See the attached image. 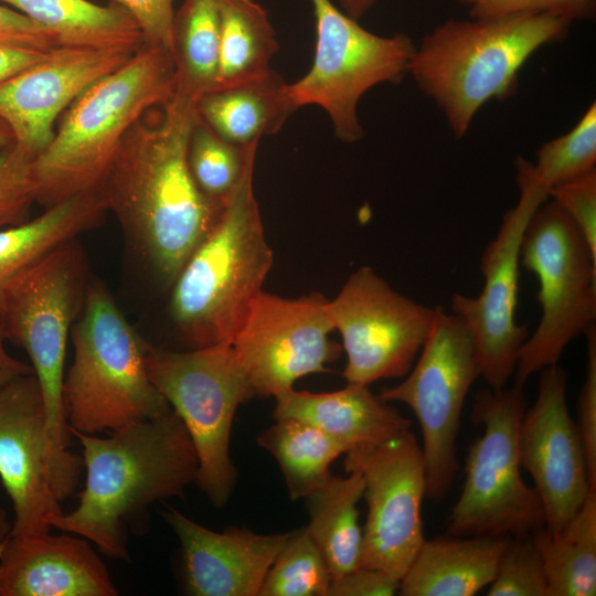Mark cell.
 <instances>
[{
	"label": "cell",
	"mask_w": 596,
	"mask_h": 596,
	"mask_svg": "<svg viewBox=\"0 0 596 596\" xmlns=\"http://www.w3.org/2000/svg\"><path fill=\"white\" fill-rule=\"evenodd\" d=\"M71 334L74 356L63 382L70 428L110 433L171 408L148 376L147 342L99 283L85 289Z\"/></svg>",
	"instance_id": "obj_7"
},
{
	"label": "cell",
	"mask_w": 596,
	"mask_h": 596,
	"mask_svg": "<svg viewBox=\"0 0 596 596\" xmlns=\"http://www.w3.org/2000/svg\"><path fill=\"white\" fill-rule=\"evenodd\" d=\"M330 573L306 526L288 533L257 596H328Z\"/></svg>",
	"instance_id": "obj_33"
},
{
	"label": "cell",
	"mask_w": 596,
	"mask_h": 596,
	"mask_svg": "<svg viewBox=\"0 0 596 596\" xmlns=\"http://www.w3.org/2000/svg\"><path fill=\"white\" fill-rule=\"evenodd\" d=\"M13 145V135L8 125L0 118V149Z\"/></svg>",
	"instance_id": "obj_46"
},
{
	"label": "cell",
	"mask_w": 596,
	"mask_h": 596,
	"mask_svg": "<svg viewBox=\"0 0 596 596\" xmlns=\"http://www.w3.org/2000/svg\"><path fill=\"white\" fill-rule=\"evenodd\" d=\"M148 376L183 422L198 456L195 483L216 508L224 507L235 487L230 456L235 413L254 397L232 343L175 352L147 343Z\"/></svg>",
	"instance_id": "obj_8"
},
{
	"label": "cell",
	"mask_w": 596,
	"mask_h": 596,
	"mask_svg": "<svg viewBox=\"0 0 596 596\" xmlns=\"http://www.w3.org/2000/svg\"><path fill=\"white\" fill-rule=\"evenodd\" d=\"M595 164V103L568 132L543 143L534 163L522 157L515 160L517 175L531 181L547 192L549 196L554 187L596 168Z\"/></svg>",
	"instance_id": "obj_32"
},
{
	"label": "cell",
	"mask_w": 596,
	"mask_h": 596,
	"mask_svg": "<svg viewBox=\"0 0 596 596\" xmlns=\"http://www.w3.org/2000/svg\"><path fill=\"white\" fill-rule=\"evenodd\" d=\"M533 539L542 557L549 596L596 594V486L557 533L541 528Z\"/></svg>",
	"instance_id": "obj_28"
},
{
	"label": "cell",
	"mask_w": 596,
	"mask_h": 596,
	"mask_svg": "<svg viewBox=\"0 0 596 596\" xmlns=\"http://www.w3.org/2000/svg\"><path fill=\"white\" fill-rule=\"evenodd\" d=\"M518 185L517 205L503 215L496 238L481 256V292L476 297L455 294L450 299L451 312L472 338L480 376L492 390L505 387L529 337L528 326L515 321L520 247L531 216L549 200L544 191L529 182L518 181Z\"/></svg>",
	"instance_id": "obj_16"
},
{
	"label": "cell",
	"mask_w": 596,
	"mask_h": 596,
	"mask_svg": "<svg viewBox=\"0 0 596 596\" xmlns=\"http://www.w3.org/2000/svg\"><path fill=\"white\" fill-rule=\"evenodd\" d=\"M470 18H492L515 13H546L570 20H592L596 0H456Z\"/></svg>",
	"instance_id": "obj_37"
},
{
	"label": "cell",
	"mask_w": 596,
	"mask_h": 596,
	"mask_svg": "<svg viewBox=\"0 0 596 596\" xmlns=\"http://www.w3.org/2000/svg\"><path fill=\"white\" fill-rule=\"evenodd\" d=\"M435 311L394 290L369 266L352 273L328 301L347 354V383L404 377L429 336Z\"/></svg>",
	"instance_id": "obj_13"
},
{
	"label": "cell",
	"mask_w": 596,
	"mask_h": 596,
	"mask_svg": "<svg viewBox=\"0 0 596 596\" xmlns=\"http://www.w3.org/2000/svg\"><path fill=\"white\" fill-rule=\"evenodd\" d=\"M480 368L472 338L455 313L436 307L429 336L405 379L379 394L408 406L422 432L426 497L441 500L458 469L456 441L464 402Z\"/></svg>",
	"instance_id": "obj_12"
},
{
	"label": "cell",
	"mask_w": 596,
	"mask_h": 596,
	"mask_svg": "<svg viewBox=\"0 0 596 596\" xmlns=\"http://www.w3.org/2000/svg\"><path fill=\"white\" fill-rule=\"evenodd\" d=\"M107 212L98 192L76 195L35 219L0 230V308L10 289L43 256L94 227Z\"/></svg>",
	"instance_id": "obj_26"
},
{
	"label": "cell",
	"mask_w": 596,
	"mask_h": 596,
	"mask_svg": "<svg viewBox=\"0 0 596 596\" xmlns=\"http://www.w3.org/2000/svg\"><path fill=\"white\" fill-rule=\"evenodd\" d=\"M256 151L171 285L170 315L191 349L232 343L274 263L253 189Z\"/></svg>",
	"instance_id": "obj_5"
},
{
	"label": "cell",
	"mask_w": 596,
	"mask_h": 596,
	"mask_svg": "<svg viewBox=\"0 0 596 596\" xmlns=\"http://www.w3.org/2000/svg\"><path fill=\"white\" fill-rule=\"evenodd\" d=\"M32 372L33 370L30 365L9 354L4 347V338L0 330V385L20 375Z\"/></svg>",
	"instance_id": "obj_44"
},
{
	"label": "cell",
	"mask_w": 596,
	"mask_h": 596,
	"mask_svg": "<svg viewBox=\"0 0 596 596\" xmlns=\"http://www.w3.org/2000/svg\"><path fill=\"white\" fill-rule=\"evenodd\" d=\"M586 375L578 397L576 424L584 450L589 483L596 486V328L586 334Z\"/></svg>",
	"instance_id": "obj_39"
},
{
	"label": "cell",
	"mask_w": 596,
	"mask_h": 596,
	"mask_svg": "<svg viewBox=\"0 0 596 596\" xmlns=\"http://www.w3.org/2000/svg\"><path fill=\"white\" fill-rule=\"evenodd\" d=\"M12 522L9 521L7 512L0 509V543L8 536Z\"/></svg>",
	"instance_id": "obj_47"
},
{
	"label": "cell",
	"mask_w": 596,
	"mask_h": 596,
	"mask_svg": "<svg viewBox=\"0 0 596 596\" xmlns=\"http://www.w3.org/2000/svg\"><path fill=\"white\" fill-rule=\"evenodd\" d=\"M520 264L539 279L542 317L526 338L514 384L558 364L565 348L596 328V255L570 216L551 199L531 216L521 241Z\"/></svg>",
	"instance_id": "obj_10"
},
{
	"label": "cell",
	"mask_w": 596,
	"mask_h": 596,
	"mask_svg": "<svg viewBox=\"0 0 596 596\" xmlns=\"http://www.w3.org/2000/svg\"><path fill=\"white\" fill-rule=\"evenodd\" d=\"M219 0H183L175 11L170 53L175 94L196 102L217 83Z\"/></svg>",
	"instance_id": "obj_30"
},
{
	"label": "cell",
	"mask_w": 596,
	"mask_h": 596,
	"mask_svg": "<svg viewBox=\"0 0 596 596\" xmlns=\"http://www.w3.org/2000/svg\"><path fill=\"white\" fill-rule=\"evenodd\" d=\"M41 26L55 47L124 50L145 45L141 30L121 6L91 0H0Z\"/></svg>",
	"instance_id": "obj_25"
},
{
	"label": "cell",
	"mask_w": 596,
	"mask_h": 596,
	"mask_svg": "<svg viewBox=\"0 0 596 596\" xmlns=\"http://www.w3.org/2000/svg\"><path fill=\"white\" fill-rule=\"evenodd\" d=\"M220 45L216 86L259 77L279 50L275 29L256 0H219Z\"/></svg>",
	"instance_id": "obj_29"
},
{
	"label": "cell",
	"mask_w": 596,
	"mask_h": 596,
	"mask_svg": "<svg viewBox=\"0 0 596 596\" xmlns=\"http://www.w3.org/2000/svg\"><path fill=\"white\" fill-rule=\"evenodd\" d=\"M82 446L85 486L77 507L51 520V528L93 542L107 557L129 560L127 523L155 501L182 497L195 482L198 456L172 407L108 437L70 428Z\"/></svg>",
	"instance_id": "obj_2"
},
{
	"label": "cell",
	"mask_w": 596,
	"mask_h": 596,
	"mask_svg": "<svg viewBox=\"0 0 596 596\" xmlns=\"http://www.w3.org/2000/svg\"><path fill=\"white\" fill-rule=\"evenodd\" d=\"M44 401L34 373L0 385V480L14 519L10 535L50 532L62 511L49 477Z\"/></svg>",
	"instance_id": "obj_18"
},
{
	"label": "cell",
	"mask_w": 596,
	"mask_h": 596,
	"mask_svg": "<svg viewBox=\"0 0 596 596\" xmlns=\"http://www.w3.org/2000/svg\"><path fill=\"white\" fill-rule=\"evenodd\" d=\"M316 46L311 67L288 84L294 107L317 105L329 116L334 135L344 142L364 137L358 104L372 87L398 84L408 74L416 45L405 33L374 34L330 0H311Z\"/></svg>",
	"instance_id": "obj_11"
},
{
	"label": "cell",
	"mask_w": 596,
	"mask_h": 596,
	"mask_svg": "<svg viewBox=\"0 0 596 596\" xmlns=\"http://www.w3.org/2000/svg\"><path fill=\"white\" fill-rule=\"evenodd\" d=\"M0 38L43 51L55 47L41 26L19 11L2 3H0Z\"/></svg>",
	"instance_id": "obj_42"
},
{
	"label": "cell",
	"mask_w": 596,
	"mask_h": 596,
	"mask_svg": "<svg viewBox=\"0 0 596 596\" xmlns=\"http://www.w3.org/2000/svg\"><path fill=\"white\" fill-rule=\"evenodd\" d=\"M135 52L54 47L0 83V118L13 145L34 159L52 140L56 119L87 88L123 66Z\"/></svg>",
	"instance_id": "obj_19"
},
{
	"label": "cell",
	"mask_w": 596,
	"mask_h": 596,
	"mask_svg": "<svg viewBox=\"0 0 596 596\" xmlns=\"http://www.w3.org/2000/svg\"><path fill=\"white\" fill-rule=\"evenodd\" d=\"M488 596H549L543 562L532 533L507 536Z\"/></svg>",
	"instance_id": "obj_35"
},
{
	"label": "cell",
	"mask_w": 596,
	"mask_h": 596,
	"mask_svg": "<svg viewBox=\"0 0 596 596\" xmlns=\"http://www.w3.org/2000/svg\"><path fill=\"white\" fill-rule=\"evenodd\" d=\"M118 589L86 539L8 534L0 543V596H116Z\"/></svg>",
	"instance_id": "obj_21"
},
{
	"label": "cell",
	"mask_w": 596,
	"mask_h": 596,
	"mask_svg": "<svg viewBox=\"0 0 596 596\" xmlns=\"http://www.w3.org/2000/svg\"><path fill=\"white\" fill-rule=\"evenodd\" d=\"M558 364L540 371L538 394L518 432L521 467L532 477L544 509L545 530L560 532L583 504L592 485Z\"/></svg>",
	"instance_id": "obj_17"
},
{
	"label": "cell",
	"mask_w": 596,
	"mask_h": 596,
	"mask_svg": "<svg viewBox=\"0 0 596 596\" xmlns=\"http://www.w3.org/2000/svg\"><path fill=\"white\" fill-rule=\"evenodd\" d=\"M174 94L170 51L148 44L93 84L63 113L52 140L32 161L36 202L47 209L97 192L130 127Z\"/></svg>",
	"instance_id": "obj_4"
},
{
	"label": "cell",
	"mask_w": 596,
	"mask_h": 596,
	"mask_svg": "<svg viewBox=\"0 0 596 596\" xmlns=\"http://www.w3.org/2000/svg\"><path fill=\"white\" fill-rule=\"evenodd\" d=\"M322 294L287 298L262 290L232 341L254 395L276 397L300 377L326 373L339 359L342 345Z\"/></svg>",
	"instance_id": "obj_15"
},
{
	"label": "cell",
	"mask_w": 596,
	"mask_h": 596,
	"mask_svg": "<svg viewBox=\"0 0 596 596\" xmlns=\"http://www.w3.org/2000/svg\"><path fill=\"white\" fill-rule=\"evenodd\" d=\"M571 24L546 13L449 19L416 45L408 74L460 139L485 104L517 92L519 72L529 57L564 40Z\"/></svg>",
	"instance_id": "obj_3"
},
{
	"label": "cell",
	"mask_w": 596,
	"mask_h": 596,
	"mask_svg": "<svg viewBox=\"0 0 596 596\" xmlns=\"http://www.w3.org/2000/svg\"><path fill=\"white\" fill-rule=\"evenodd\" d=\"M47 52L0 38V83L34 65Z\"/></svg>",
	"instance_id": "obj_43"
},
{
	"label": "cell",
	"mask_w": 596,
	"mask_h": 596,
	"mask_svg": "<svg viewBox=\"0 0 596 596\" xmlns=\"http://www.w3.org/2000/svg\"><path fill=\"white\" fill-rule=\"evenodd\" d=\"M162 517L179 539L183 587L192 596H257L289 533L258 534L238 526L215 532L171 507Z\"/></svg>",
	"instance_id": "obj_20"
},
{
	"label": "cell",
	"mask_w": 596,
	"mask_h": 596,
	"mask_svg": "<svg viewBox=\"0 0 596 596\" xmlns=\"http://www.w3.org/2000/svg\"><path fill=\"white\" fill-rule=\"evenodd\" d=\"M33 159L17 146L0 149V230L28 222L36 202Z\"/></svg>",
	"instance_id": "obj_36"
},
{
	"label": "cell",
	"mask_w": 596,
	"mask_h": 596,
	"mask_svg": "<svg viewBox=\"0 0 596 596\" xmlns=\"http://www.w3.org/2000/svg\"><path fill=\"white\" fill-rule=\"evenodd\" d=\"M195 102L174 94L127 131L97 189L136 251L166 284L207 235L224 202L204 195L188 164Z\"/></svg>",
	"instance_id": "obj_1"
},
{
	"label": "cell",
	"mask_w": 596,
	"mask_h": 596,
	"mask_svg": "<svg viewBox=\"0 0 596 596\" xmlns=\"http://www.w3.org/2000/svg\"><path fill=\"white\" fill-rule=\"evenodd\" d=\"M401 581L375 568L358 567L331 581L328 596H393Z\"/></svg>",
	"instance_id": "obj_41"
},
{
	"label": "cell",
	"mask_w": 596,
	"mask_h": 596,
	"mask_svg": "<svg viewBox=\"0 0 596 596\" xmlns=\"http://www.w3.org/2000/svg\"><path fill=\"white\" fill-rule=\"evenodd\" d=\"M342 11L359 21L375 4L376 0H339Z\"/></svg>",
	"instance_id": "obj_45"
},
{
	"label": "cell",
	"mask_w": 596,
	"mask_h": 596,
	"mask_svg": "<svg viewBox=\"0 0 596 596\" xmlns=\"http://www.w3.org/2000/svg\"><path fill=\"white\" fill-rule=\"evenodd\" d=\"M125 8L138 23L145 44L171 49L177 0H109Z\"/></svg>",
	"instance_id": "obj_40"
},
{
	"label": "cell",
	"mask_w": 596,
	"mask_h": 596,
	"mask_svg": "<svg viewBox=\"0 0 596 596\" xmlns=\"http://www.w3.org/2000/svg\"><path fill=\"white\" fill-rule=\"evenodd\" d=\"M507 536H436L423 542L401 578L403 596H472L494 578Z\"/></svg>",
	"instance_id": "obj_23"
},
{
	"label": "cell",
	"mask_w": 596,
	"mask_h": 596,
	"mask_svg": "<svg viewBox=\"0 0 596 596\" xmlns=\"http://www.w3.org/2000/svg\"><path fill=\"white\" fill-rule=\"evenodd\" d=\"M345 477L330 475L306 499V529L322 553L331 581L360 567L363 532L356 504L363 498L364 481L356 471Z\"/></svg>",
	"instance_id": "obj_27"
},
{
	"label": "cell",
	"mask_w": 596,
	"mask_h": 596,
	"mask_svg": "<svg viewBox=\"0 0 596 596\" xmlns=\"http://www.w3.org/2000/svg\"><path fill=\"white\" fill-rule=\"evenodd\" d=\"M83 256L68 241L36 262L10 289L0 308L4 340L22 348L40 384L46 418L49 477L60 501L74 493L82 457L70 451L63 404L67 338L84 297Z\"/></svg>",
	"instance_id": "obj_6"
},
{
	"label": "cell",
	"mask_w": 596,
	"mask_h": 596,
	"mask_svg": "<svg viewBox=\"0 0 596 596\" xmlns=\"http://www.w3.org/2000/svg\"><path fill=\"white\" fill-rule=\"evenodd\" d=\"M257 444L278 462L292 501L305 499L331 475L329 467L349 447L319 428L291 418L276 419Z\"/></svg>",
	"instance_id": "obj_31"
},
{
	"label": "cell",
	"mask_w": 596,
	"mask_h": 596,
	"mask_svg": "<svg viewBox=\"0 0 596 596\" xmlns=\"http://www.w3.org/2000/svg\"><path fill=\"white\" fill-rule=\"evenodd\" d=\"M195 109L219 137L241 147L276 134L296 110L288 84L273 70L253 79L215 86L195 102Z\"/></svg>",
	"instance_id": "obj_24"
},
{
	"label": "cell",
	"mask_w": 596,
	"mask_h": 596,
	"mask_svg": "<svg viewBox=\"0 0 596 596\" xmlns=\"http://www.w3.org/2000/svg\"><path fill=\"white\" fill-rule=\"evenodd\" d=\"M257 147L258 142L246 147L227 142L198 117L189 140L188 164L201 192L214 202H224Z\"/></svg>",
	"instance_id": "obj_34"
},
{
	"label": "cell",
	"mask_w": 596,
	"mask_h": 596,
	"mask_svg": "<svg viewBox=\"0 0 596 596\" xmlns=\"http://www.w3.org/2000/svg\"><path fill=\"white\" fill-rule=\"evenodd\" d=\"M345 472L364 481L368 514L361 567L380 570L401 581L425 541L422 502L426 497L421 445L411 430L379 445L345 453Z\"/></svg>",
	"instance_id": "obj_14"
},
{
	"label": "cell",
	"mask_w": 596,
	"mask_h": 596,
	"mask_svg": "<svg viewBox=\"0 0 596 596\" xmlns=\"http://www.w3.org/2000/svg\"><path fill=\"white\" fill-rule=\"evenodd\" d=\"M549 199L570 216L596 255V168L557 184Z\"/></svg>",
	"instance_id": "obj_38"
},
{
	"label": "cell",
	"mask_w": 596,
	"mask_h": 596,
	"mask_svg": "<svg viewBox=\"0 0 596 596\" xmlns=\"http://www.w3.org/2000/svg\"><path fill=\"white\" fill-rule=\"evenodd\" d=\"M525 409L523 386L517 384L476 395L471 417L482 432L470 445L448 534L510 536L545 526L540 496L521 475L518 432Z\"/></svg>",
	"instance_id": "obj_9"
},
{
	"label": "cell",
	"mask_w": 596,
	"mask_h": 596,
	"mask_svg": "<svg viewBox=\"0 0 596 596\" xmlns=\"http://www.w3.org/2000/svg\"><path fill=\"white\" fill-rule=\"evenodd\" d=\"M273 418L308 423L349 447L379 445L409 430L411 421L369 385L324 393L287 390L275 397Z\"/></svg>",
	"instance_id": "obj_22"
}]
</instances>
